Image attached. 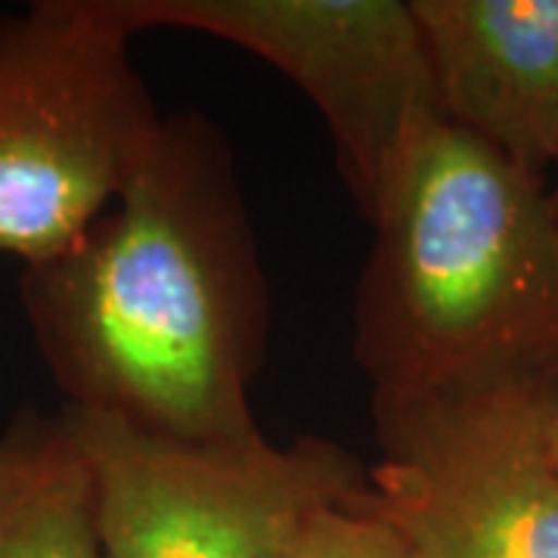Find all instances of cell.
<instances>
[{
	"label": "cell",
	"mask_w": 558,
	"mask_h": 558,
	"mask_svg": "<svg viewBox=\"0 0 558 558\" xmlns=\"http://www.w3.org/2000/svg\"><path fill=\"white\" fill-rule=\"evenodd\" d=\"M20 299L69 407L196 444L260 435L267 277L233 153L199 112L161 119L119 199L25 267Z\"/></svg>",
	"instance_id": "6da1fadb"
},
{
	"label": "cell",
	"mask_w": 558,
	"mask_h": 558,
	"mask_svg": "<svg viewBox=\"0 0 558 558\" xmlns=\"http://www.w3.org/2000/svg\"><path fill=\"white\" fill-rule=\"evenodd\" d=\"M369 223L354 357L373 403L558 395V202L543 174L438 116Z\"/></svg>",
	"instance_id": "7a4b0ae2"
},
{
	"label": "cell",
	"mask_w": 558,
	"mask_h": 558,
	"mask_svg": "<svg viewBox=\"0 0 558 558\" xmlns=\"http://www.w3.org/2000/svg\"><path fill=\"white\" fill-rule=\"evenodd\" d=\"M106 0L0 13V252H69L119 199L161 116Z\"/></svg>",
	"instance_id": "3957f363"
},
{
	"label": "cell",
	"mask_w": 558,
	"mask_h": 558,
	"mask_svg": "<svg viewBox=\"0 0 558 558\" xmlns=\"http://www.w3.org/2000/svg\"><path fill=\"white\" fill-rule=\"evenodd\" d=\"M60 418L90 469L102 558H292L317 509L366 487L326 438L196 444L69 403Z\"/></svg>",
	"instance_id": "277c9868"
},
{
	"label": "cell",
	"mask_w": 558,
	"mask_h": 558,
	"mask_svg": "<svg viewBox=\"0 0 558 558\" xmlns=\"http://www.w3.org/2000/svg\"><path fill=\"white\" fill-rule=\"evenodd\" d=\"M134 38L190 28L279 69L329 128L363 218L376 211L438 94L418 22L403 0H106Z\"/></svg>",
	"instance_id": "5b68a950"
},
{
	"label": "cell",
	"mask_w": 558,
	"mask_h": 558,
	"mask_svg": "<svg viewBox=\"0 0 558 558\" xmlns=\"http://www.w3.org/2000/svg\"><path fill=\"white\" fill-rule=\"evenodd\" d=\"M556 391L373 403L366 502L413 558H558Z\"/></svg>",
	"instance_id": "8992f818"
},
{
	"label": "cell",
	"mask_w": 558,
	"mask_h": 558,
	"mask_svg": "<svg viewBox=\"0 0 558 558\" xmlns=\"http://www.w3.org/2000/svg\"><path fill=\"white\" fill-rule=\"evenodd\" d=\"M440 116L546 174L558 165V0H410Z\"/></svg>",
	"instance_id": "52a82bcc"
},
{
	"label": "cell",
	"mask_w": 558,
	"mask_h": 558,
	"mask_svg": "<svg viewBox=\"0 0 558 558\" xmlns=\"http://www.w3.org/2000/svg\"><path fill=\"white\" fill-rule=\"evenodd\" d=\"M0 558H102L90 469L60 413L0 432Z\"/></svg>",
	"instance_id": "ba28073f"
},
{
	"label": "cell",
	"mask_w": 558,
	"mask_h": 558,
	"mask_svg": "<svg viewBox=\"0 0 558 558\" xmlns=\"http://www.w3.org/2000/svg\"><path fill=\"white\" fill-rule=\"evenodd\" d=\"M292 558H413L398 531L357 497L339 499L317 509L304 524Z\"/></svg>",
	"instance_id": "9c48e42d"
},
{
	"label": "cell",
	"mask_w": 558,
	"mask_h": 558,
	"mask_svg": "<svg viewBox=\"0 0 558 558\" xmlns=\"http://www.w3.org/2000/svg\"><path fill=\"white\" fill-rule=\"evenodd\" d=\"M549 450H553V462H556L558 469V410L556 416H553V428H549Z\"/></svg>",
	"instance_id": "30bf717a"
},
{
	"label": "cell",
	"mask_w": 558,
	"mask_h": 558,
	"mask_svg": "<svg viewBox=\"0 0 558 558\" xmlns=\"http://www.w3.org/2000/svg\"><path fill=\"white\" fill-rule=\"evenodd\" d=\"M553 196H556V202H558V186H553Z\"/></svg>",
	"instance_id": "8fae6325"
}]
</instances>
